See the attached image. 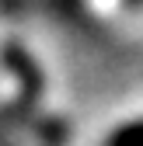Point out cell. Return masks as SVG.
<instances>
[{
    "label": "cell",
    "mask_w": 143,
    "mask_h": 146,
    "mask_svg": "<svg viewBox=\"0 0 143 146\" xmlns=\"http://www.w3.org/2000/svg\"><path fill=\"white\" fill-rule=\"evenodd\" d=\"M108 146H143V118L119 125V129L108 136Z\"/></svg>",
    "instance_id": "1"
}]
</instances>
